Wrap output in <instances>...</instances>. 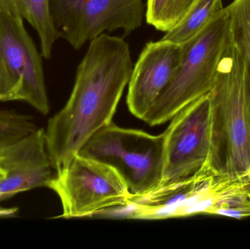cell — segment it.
<instances>
[{
	"label": "cell",
	"mask_w": 250,
	"mask_h": 249,
	"mask_svg": "<svg viewBox=\"0 0 250 249\" xmlns=\"http://www.w3.org/2000/svg\"><path fill=\"white\" fill-rule=\"evenodd\" d=\"M133 66L124 38L103 34L89 42L68 100L45 130L56 172L65 168L98 130L112 122Z\"/></svg>",
	"instance_id": "cell-1"
},
{
	"label": "cell",
	"mask_w": 250,
	"mask_h": 249,
	"mask_svg": "<svg viewBox=\"0 0 250 249\" xmlns=\"http://www.w3.org/2000/svg\"><path fill=\"white\" fill-rule=\"evenodd\" d=\"M217 167L232 179L250 183L249 70L230 42L222 56L212 89Z\"/></svg>",
	"instance_id": "cell-2"
},
{
	"label": "cell",
	"mask_w": 250,
	"mask_h": 249,
	"mask_svg": "<svg viewBox=\"0 0 250 249\" xmlns=\"http://www.w3.org/2000/svg\"><path fill=\"white\" fill-rule=\"evenodd\" d=\"M230 42V20L224 7L199 33L182 44V58L174 76L143 121L150 126L164 124L209 93L219 62Z\"/></svg>",
	"instance_id": "cell-3"
},
{
	"label": "cell",
	"mask_w": 250,
	"mask_h": 249,
	"mask_svg": "<svg viewBox=\"0 0 250 249\" xmlns=\"http://www.w3.org/2000/svg\"><path fill=\"white\" fill-rule=\"evenodd\" d=\"M240 181L214 168L162 182L141 195H132L125 208L130 219H164L197 214L213 215L225 200L240 192Z\"/></svg>",
	"instance_id": "cell-4"
},
{
	"label": "cell",
	"mask_w": 250,
	"mask_h": 249,
	"mask_svg": "<svg viewBox=\"0 0 250 249\" xmlns=\"http://www.w3.org/2000/svg\"><path fill=\"white\" fill-rule=\"evenodd\" d=\"M78 153L118 171L131 195H141L163 182L164 136L123 128L114 123L98 130Z\"/></svg>",
	"instance_id": "cell-5"
},
{
	"label": "cell",
	"mask_w": 250,
	"mask_h": 249,
	"mask_svg": "<svg viewBox=\"0 0 250 249\" xmlns=\"http://www.w3.org/2000/svg\"><path fill=\"white\" fill-rule=\"evenodd\" d=\"M47 187L60 198L62 214L59 218L64 219L86 217L123 207L132 196L117 170L79 153L56 172Z\"/></svg>",
	"instance_id": "cell-6"
},
{
	"label": "cell",
	"mask_w": 250,
	"mask_h": 249,
	"mask_svg": "<svg viewBox=\"0 0 250 249\" xmlns=\"http://www.w3.org/2000/svg\"><path fill=\"white\" fill-rule=\"evenodd\" d=\"M170 120L163 133V182L189 176L205 168L218 170L214 111L209 93L182 108Z\"/></svg>",
	"instance_id": "cell-7"
},
{
	"label": "cell",
	"mask_w": 250,
	"mask_h": 249,
	"mask_svg": "<svg viewBox=\"0 0 250 249\" xmlns=\"http://www.w3.org/2000/svg\"><path fill=\"white\" fill-rule=\"evenodd\" d=\"M21 18L0 13V102L23 101L49 113L42 55Z\"/></svg>",
	"instance_id": "cell-8"
},
{
	"label": "cell",
	"mask_w": 250,
	"mask_h": 249,
	"mask_svg": "<svg viewBox=\"0 0 250 249\" xmlns=\"http://www.w3.org/2000/svg\"><path fill=\"white\" fill-rule=\"evenodd\" d=\"M54 24L74 49L103 34L121 29L124 37L142 26L143 0H50Z\"/></svg>",
	"instance_id": "cell-9"
},
{
	"label": "cell",
	"mask_w": 250,
	"mask_h": 249,
	"mask_svg": "<svg viewBox=\"0 0 250 249\" xmlns=\"http://www.w3.org/2000/svg\"><path fill=\"white\" fill-rule=\"evenodd\" d=\"M182 45L161 39L146 44L133 66L126 102L132 115L143 120L174 76Z\"/></svg>",
	"instance_id": "cell-10"
},
{
	"label": "cell",
	"mask_w": 250,
	"mask_h": 249,
	"mask_svg": "<svg viewBox=\"0 0 250 249\" xmlns=\"http://www.w3.org/2000/svg\"><path fill=\"white\" fill-rule=\"evenodd\" d=\"M0 201L34 189L47 187L56 172L47 150L45 130L30 134L0 151Z\"/></svg>",
	"instance_id": "cell-11"
},
{
	"label": "cell",
	"mask_w": 250,
	"mask_h": 249,
	"mask_svg": "<svg viewBox=\"0 0 250 249\" xmlns=\"http://www.w3.org/2000/svg\"><path fill=\"white\" fill-rule=\"evenodd\" d=\"M0 13L26 20L39 37L42 58H51L53 47L62 35L53 20L50 0H0Z\"/></svg>",
	"instance_id": "cell-12"
},
{
	"label": "cell",
	"mask_w": 250,
	"mask_h": 249,
	"mask_svg": "<svg viewBox=\"0 0 250 249\" xmlns=\"http://www.w3.org/2000/svg\"><path fill=\"white\" fill-rule=\"evenodd\" d=\"M223 0H197L182 20L162 39L182 45L199 33L220 10Z\"/></svg>",
	"instance_id": "cell-13"
},
{
	"label": "cell",
	"mask_w": 250,
	"mask_h": 249,
	"mask_svg": "<svg viewBox=\"0 0 250 249\" xmlns=\"http://www.w3.org/2000/svg\"><path fill=\"white\" fill-rule=\"evenodd\" d=\"M197 0H146V20L157 30L167 32L176 26Z\"/></svg>",
	"instance_id": "cell-14"
},
{
	"label": "cell",
	"mask_w": 250,
	"mask_h": 249,
	"mask_svg": "<svg viewBox=\"0 0 250 249\" xmlns=\"http://www.w3.org/2000/svg\"><path fill=\"white\" fill-rule=\"evenodd\" d=\"M226 8L230 20L232 42L248 64L250 103V0H233Z\"/></svg>",
	"instance_id": "cell-15"
},
{
	"label": "cell",
	"mask_w": 250,
	"mask_h": 249,
	"mask_svg": "<svg viewBox=\"0 0 250 249\" xmlns=\"http://www.w3.org/2000/svg\"><path fill=\"white\" fill-rule=\"evenodd\" d=\"M38 129L32 117L13 111H0V151Z\"/></svg>",
	"instance_id": "cell-16"
},
{
	"label": "cell",
	"mask_w": 250,
	"mask_h": 249,
	"mask_svg": "<svg viewBox=\"0 0 250 249\" xmlns=\"http://www.w3.org/2000/svg\"><path fill=\"white\" fill-rule=\"evenodd\" d=\"M242 219L250 217V192L231 197L223 202L214 214Z\"/></svg>",
	"instance_id": "cell-17"
},
{
	"label": "cell",
	"mask_w": 250,
	"mask_h": 249,
	"mask_svg": "<svg viewBox=\"0 0 250 249\" xmlns=\"http://www.w3.org/2000/svg\"><path fill=\"white\" fill-rule=\"evenodd\" d=\"M18 211V208H0V219L14 217L17 215Z\"/></svg>",
	"instance_id": "cell-18"
},
{
	"label": "cell",
	"mask_w": 250,
	"mask_h": 249,
	"mask_svg": "<svg viewBox=\"0 0 250 249\" xmlns=\"http://www.w3.org/2000/svg\"><path fill=\"white\" fill-rule=\"evenodd\" d=\"M2 176H4V172H3L2 170L0 168V178Z\"/></svg>",
	"instance_id": "cell-19"
}]
</instances>
